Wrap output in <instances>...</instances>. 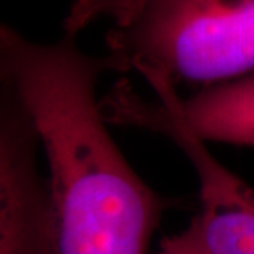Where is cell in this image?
Listing matches in <instances>:
<instances>
[{
	"label": "cell",
	"mask_w": 254,
	"mask_h": 254,
	"mask_svg": "<svg viewBox=\"0 0 254 254\" xmlns=\"http://www.w3.org/2000/svg\"><path fill=\"white\" fill-rule=\"evenodd\" d=\"M158 254H205L198 243L192 229L188 227L182 233L165 237L161 242Z\"/></svg>",
	"instance_id": "52a82bcc"
},
{
	"label": "cell",
	"mask_w": 254,
	"mask_h": 254,
	"mask_svg": "<svg viewBox=\"0 0 254 254\" xmlns=\"http://www.w3.org/2000/svg\"><path fill=\"white\" fill-rule=\"evenodd\" d=\"M109 69L153 89L203 88L254 72V0H105Z\"/></svg>",
	"instance_id": "7a4b0ae2"
},
{
	"label": "cell",
	"mask_w": 254,
	"mask_h": 254,
	"mask_svg": "<svg viewBox=\"0 0 254 254\" xmlns=\"http://www.w3.org/2000/svg\"><path fill=\"white\" fill-rule=\"evenodd\" d=\"M106 69L75 36L40 44L0 28L1 86L33 120L48 165L47 254H147L167 206L110 136L96 93Z\"/></svg>",
	"instance_id": "6da1fadb"
},
{
	"label": "cell",
	"mask_w": 254,
	"mask_h": 254,
	"mask_svg": "<svg viewBox=\"0 0 254 254\" xmlns=\"http://www.w3.org/2000/svg\"><path fill=\"white\" fill-rule=\"evenodd\" d=\"M118 122L160 131L190 158L199 180L200 210L190 227L205 254H254V188L229 171L168 106L125 95Z\"/></svg>",
	"instance_id": "3957f363"
},
{
	"label": "cell",
	"mask_w": 254,
	"mask_h": 254,
	"mask_svg": "<svg viewBox=\"0 0 254 254\" xmlns=\"http://www.w3.org/2000/svg\"><path fill=\"white\" fill-rule=\"evenodd\" d=\"M40 138L31 118L1 86L0 254H47L48 187L38 171Z\"/></svg>",
	"instance_id": "277c9868"
},
{
	"label": "cell",
	"mask_w": 254,
	"mask_h": 254,
	"mask_svg": "<svg viewBox=\"0 0 254 254\" xmlns=\"http://www.w3.org/2000/svg\"><path fill=\"white\" fill-rule=\"evenodd\" d=\"M168 106L200 140L254 147V72L202 88L182 99L173 88L155 89Z\"/></svg>",
	"instance_id": "5b68a950"
},
{
	"label": "cell",
	"mask_w": 254,
	"mask_h": 254,
	"mask_svg": "<svg viewBox=\"0 0 254 254\" xmlns=\"http://www.w3.org/2000/svg\"><path fill=\"white\" fill-rule=\"evenodd\" d=\"M105 0H75L71 11L65 20V34L75 36L99 17V11Z\"/></svg>",
	"instance_id": "8992f818"
}]
</instances>
